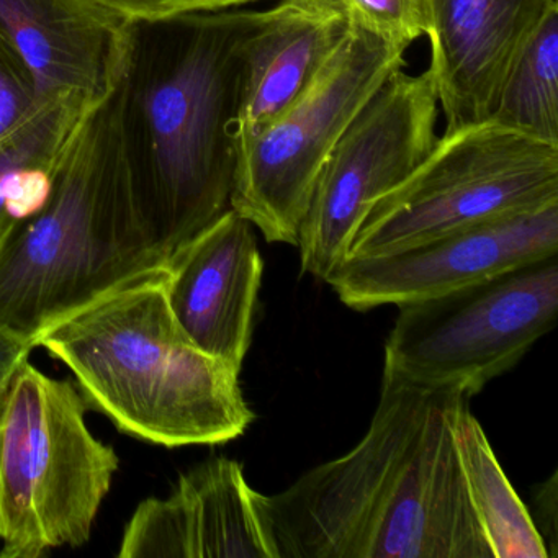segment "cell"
<instances>
[{"instance_id": "1", "label": "cell", "mask_w": 558, "mask_h": 558, "mask_svg": "<svg viewBox=\"0 0 558 558\" xmlns=\"http://www.w3.org/2000/svg\"><path fill=\"white\" fill-rule=\"evenodd\" d=\"M469 400L384 374L354 449L256 493L276 558H493L453 439Z\"/></svg>"}, {"instance_id": "2", "label": "cell", "mask_w": 558, "mask_h": 558, "mask_svg": "<svg viewBox=\"0 0 558 558\" xmlns=\"http://www.w3.org/2000/svg\"><path fill=\"white\" fill-rule=\"evenodd\" d=\"M264 11L132 22L110 94L133 201L169 259L230 208L247 41Z\"/></svg>"}, {"instance_id": "3", "label": "cell", "mask_w": 558, "mask_h": 558, "mask_svg": "<svg viewBox=\"0 0 558 558\" xmlns=\"http://www.w3.org/2000/svg\"><path fill=\"white\" fill-rule=\"evenodd\" d=\"M165 272L117 289L37 339L70 368L89 410L162 447L220 446L254 421L241 371L202 351L175 322Z\"/></svg>"}, {"instance_id": "4", "label": "cell", "mask_w": 558, "mask_h": 558, "mask_svg": "<svg viewBox=\"0 0 558 558\" xmlns=\"http://www.w3.org/2000/svg\"><path fill=\"white\" fill-rule=\"evenodd\" d=\"M165 269L133 201L109 96L58 162L45 204L0 238V328L35 349L51 326Z\"/></svg>"}, {"instance_id": "5", "label": "cell", "mask_w": 558, "mask_h": 558, "mask_svg": "<svg viewBox=\"0 0 558 558\" xmlns=\"http://www.w3.org/2000/svg\"><path fill=\"white\" fill-rule=\"evenodd\" d=\"M74 381L24 362L0 410V558L89 542L120 459L90 433Z\"/></svg>"}, {"instance_id": "6", "label": "cell", "mask_w": 558, "mask_h": 558, "mask_svg": "<svg viewBox=\"0 0 558 558\" xmlns=\"http://www.w3.org/2000/svg\"><path fill=\"white\" fill-rule=\"evenodd\" d=\"M557 202L558 146L493 120L462 126L437 138L420 168L375 202L348 259L400 253Z\"/></svg>"}, {"instance_id": "7", "label": "cell", "mask_w": 558, "mask_h": 558, "mask_svg": "<svg viewBox=\"0 0 558 558\" xmlns=\"http://www.w3.org/2000/svg\"><path fill=\"white\" fill-rule=\"evenodd\" d=\"M408 48L351 17V28L302 96L259 135L238 146L230 208L267 243L299 244L326 159Z\"/></svg>"}, {"instance_id": "8", "label": "cell", "mask_w": 558, "mask_h": 558, "mask_svg": "<svg viewBox=\"0 0 558 558\" xmlns=\"http://www.w3.org/2000/svg\"><path fill=\"white\" fill-rule=\"evenodd\" d=\"M398 308L384 374L475 397L557 323V254Z\"/></svg>"}, {"instance_id": "9", "label": "cell", "mask_w": 558, "mask_h": 558, "mask_svg": "<svg viewBox=\"0 0 558 558\" xmlns=\"http://www.w3.org/2000/svg\"><path fill=\"white\" fill-rule=\"evenodd\" d=\"M439 100L429 71L391 74L326 159L300 230L302 272L329 279L375 202L407 181L436 145Z\"/></svg>"}, {"instance_id": "10", "label": "cell", "mask_w": 558, "mask_h": 558, "mask_svg": "<svg viewBox=\"0 0 558 558\" xmlns=\"http://www.w3.org/2000/svg\"><path fill=\"white\" fill-rule=\"evenodd\" d=\"M558 254V202L485 221L388 256L348 259L326 283L367 312L452 292Z\"/></svg>"}, {"instance_id": "11", "label": "cell", "mask_w": 558, "mask_h": 558, "mask_svg": "<svg viewBox=\"0 0 558 558\" xmlns=\"http://www.w3.org/2000/svg\"><path fill=\"white\" fill-rule=\"evenodd\" d=\"M558 0H421L446 133L486 122L502 83Z\"/></svg>"}, {"instance_id": "12", "label": "cell", "mask_w": 558, "mask_h": 558, "mask_svg": "<svg viewBox=\"0 0 558 558\" xmlns=\"http://www.w3.org/2000/svg\"><path fill=\"white\" fill-rule=\"evenodd\" d=\"M263 269L253 225L228 208L169 259L162 276L182 331L238 371L253 338Z\"/></svg>"}, {"instance_id": "13", "label": "cell", "mask_w": 558, "mask_h": 558, "mask_svg": "<svg viewBox=\"0 0 558 558\" xmlns=\"http://www.w3.org/2000/svg\"><path fill=\"white\" fill-rule=\"evenodd\" d=\"M256 493L236 460L198 463L166 498L140 502L117 557L276 558Z\"/></svg>"}, {"instance_id": "14", "label": "cell", "mask_w": 558, "mask_h": 558, "mask_svg": "<svg viewBox=\"0 0 558 558\" xmlns=\"http://www.w3.org/2000/svg\"><path fill=\"white\" fill-rule=\"evenodd\" d=\"M130 22L93 0H0V37L31 71L38 96L113 93Z\"/></svg>"}, {"instance_id": "15", "label": "cell", "mask_w": 558, "mask_h": 558, "mask_svg": "<svg viewBox=\"0 0 558 558\" xmlns=\"http://www.w3.org/2000/svg\"><path fill=\"white\" fill-rule=\"evenodd\" d=\"M351 28L342 0H279L247 41L238 146L259 135L315 80Z\"/></svg>"}, {"instance_id": "16", "label": "cell", "mask_w": 558, "mask_h": 558, "mask_svg": "<svg viewBox=\"0 0 558 558\" xmlns=\"http://www.w3.org/2000/svg\"><path fill=\"white\" fill-rule=\"evenodd\" d=\"M97 106L74 93L44 97L25 122L0 140V238L45 204L58 162Z\"/></svg>"}, {"instance_id": "17", "label": "cell", "mask_w": 558, "mask_h": 558, "mask_svg": "<svg viewBox=\"0 0 558 558\" xmlns=\"http://www.w3.org/2000/svg\"><path fill=\"white\" fill-rule=\"evenodd\" d=\"M453 439L470 502L493 558H547L531 512L512 488L470 407L459 414Z\"/></svg>"}, {"instance_id": "18", "label": "cell", "mask_w": 558, "mask_h": 558, "mask_svg": "<svg viewBox=\"0 0 558 558\" xmlns=\"http://www.w3.org/2000/svg\"><path fill=\"white\" fill-rule=\"evenodd\" d=\"M489 120L558 146V4L519 51Z\"/></svg>"}, {"instance_id": "19", "label": "cell", "mask_w": 558, "mask_h": 558, "mask_svg": "<svg viewBox=\"0 0 558 558\" xmlns=\"http://www.w3.org/2000/svg\"><path fill=\"white\" fill-rule=\"evenodd\" d=\"M352 19L404 48L423 37L421 0H342Z\"/></svg>"}, {"instance_id": "20", "label": "cell", "mask_w": 558, "mask_h": 558, "mask_svg": "<svg viewBox=\"0 0 558 558\" xmlns=\"http://www.w3.org/2000/svg\"><path fill=\"white\" fill-rule=\"evenodd\" d=\"M41 100L31 71L0 37V140L25 122Z\"/></svg>"}, {"instance_id": "21", "label": "cell", "mask_w": 558, "mask_h": 558, "mask_svg": "<svg viewBox=\"0 0 558 558\" xmlns=\"http://www.w3.org/2000/svg\"><path fill=\"white\" fill-rule=\"evenodd\" d=\"M123 21L151 22L194 12L227 11L243 8L257 0H93Z\"/></svg>"}, {"instance_id": "22", "label": "cell", "mask_w": 558, "mask_h": 558, "mask_svg": "<svg viewBox=\"0 0 558 558\" xmlns=\"http://www.w3.org/2000/svg\"><path fill=\"white\" fill-rule=\"evenodd\" d=\"M535 529L544 542L548 557H557V473L535 488Z\"/></svg>"}, {"instance_id": "23", "label": "cell", "mask_w": 558, "mask_h": 558, "mask_svg": "<svg viewBox=\"0 0 558 558\" xmlns=\"http://www.w3.org/2000/svg\"><path fill=\"white\" fill-rule=\"evenodd\" d=\"M32 351L34 348L28 342L0 328V398L4 397L12 378L22 364L28 361Z\"/></svg>"}, {"instance_id": "24", "label": "cell", "mask_w": 558, "mask_h": 558, "mask_svg": "<svg viewBox=\"0 0 558 558\" xmlns=\"http://www.w3.org/2000/svg\"><path fill=\"white\" fill-rule=\"evenodd\" d=\"M4 398V397H2ZM2 398H0V410H2Z\"/></svg>"}]
</instances>
